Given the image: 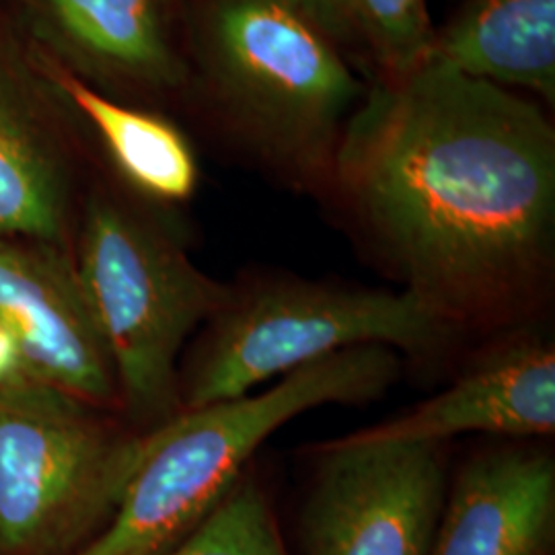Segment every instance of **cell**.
Segmentation results:
<instances>
[{
    "label": "cell",
    "mask_w": 555,
    "mask_h": 555,
    "mask_svg": "<svg viewBox=\"0 0 555 555\" xmlns=\"http://www.w3.org/2000/svg\"><path fill=\"white\" fill-rule=\"evenodd\" d=\"M48 40L82 75L144 91L188 80L167 0H27Z\"/></svg>",
    "instance_id": "11"
},
{
    "label": "cell",
    "mask_w": 555,
    "mask_h": 555,
    "mask_svg": "<svg viewBox=\"0 0 555 555\" xmlns=\"http://www.w3.org/2000/svg\"><path fill=\"white\" fill-rule=\"evenodd\" d=\"M459 332L513 323L555 256V132L535 101L442 66L378 85L348 121L334 188Z\"/></svg>",
    "instance_id": "1"
},
{
    "label": "cell",
    "mask_w": 555,
    "mask_h": 555,
    "mask_svg": "<svg viewBox=\"0 0 555 555\" xmlns=\"http://www.w3.org/2000/svg\"><path fill=\"white\" fill-rule=\"evenodd\" d=\"M298 511L302 555H428L449 494L442 442L337 438Z\"/></svg>",
    "instance_id": "7"
},
{
    "label": "cell",
    "mask_w": 555,
    "mask_h": 555,
    "mask_svg": "<svg viewBox=\"0 0 555 555\" xmlns=\"http://www.w3.org/2000/svg\"><path fill=\"white\" fill-rule=\"evenodd\" d=\"M142 444L60 389L0 387V555H70L89 543L116 513Z\"/></svg>",
    "instance_id": "6"
},
{
    "label": "cell",
    "mask_w": 555,
    "mask_h": 555,
    "mask_svg": "<svg viewBox=\"0 0 555 555\" xmlns=\"http://www.w3.org/2000/svg\"><path fill=\"white\" fill-rule=\"evenodd\" d=\"M302 15L318 25L334 41L354 38V0H293Z\"/></svg>",
    "instance_id": "17"
},
{
    "label": "cell",
    "mask_w": 555,
    "mask_h": 555,
    "mask_svg": "<svg viewBox=\"0 0 555 555\" xmlns=\"http://www.w3.org/2000/svg\"><path fill=\"white\" fill-rule=\"evenodd\" d=\"M428 555H555V461L531 447L472 456L451 479Z\"/></svg>",
    "instance_id": "10"
},
{
    "label": "cell",
    "mask_w": 555,
    "mask_h": 555,
    "mask_svg": "<svg viewBox=\"0 0 555 555\" xmlns=\"http://www.w3.org/2000/svg\"><path fill=\"white\" fill-rule=\"evenodd\" d=\"M461 332L408 291L360 288L297 276L231 286L208 321L188 375L181 412L249 396L258 385L357 346L438 357Z\"/></svg>",
    "instance_id": "4"
},
{
    "label": "cell",
    "mask_w": 555,
    "mask_h": 555,
    "mask_svg": "<svg viewBox=\"0 0 555 555\" xmlns=\"http://www.w3.org/2000/svg\"><path fill=\"white\" fill-rule=\"evenodd\" d=\"M0 323L20 344L25 373L85 403H107L116 377L80 293L75 266L0 241Z\"/></svg>",
    "instance_id": "8"
},
{
    "label": "cell",
    "mask_w": 555,
    "mask_h": 555,
    "mask_svg": "<svg viewBox=\"0 0 555 555\" xmlns=\"http://www.w3.org/2000/svg\"><path fill=\"white\" fill-rule=\"evenodd\" d=\"M555 100V0H467L426 66Z\"/></svg>",
    "instance_id": "12"
},
{
    "label": "cell",
    "mask_w": 555,
    "mask_h": 555,
    "mask_svg": "<svg viewBox=\"0 0 555 555\" xmlns=\"http://www.w3.org/2000/svg\"><path fill=\"white\" fill-rule=\"evenodd\" d=\"M167 555H288L263 483L247 469L198 527Z\"/></svg>",
    "instance_id": "15"
},
{
    "label": "cell",
    "mask_w": 555,
    "mask_h": 555,
    "mask_svg": "<svg viewBox=\"0 0 555 555\" xmlns=\"http://www.w3.org/2000/svg\"><path fill=\"white\" fill-rule=\"evenodd\" d=\"M387 346H357L305 364L258 396L181 412L144 435L139 465L118 508L70 555H167L210 515L259 444L280 426L321 405H364L399 378Z\"/></svg>",
    "instance_id": "3"
},
{
    "label": "cell",
    "mask_w": 555,
    "mask_h": 555,
    "mask_svg": "<svg viewBox=\"0 0 555 555\" xmlns=\"http://www.w3.org/2000/svg\"><path fill=\"white\" fill-rule=\"evenodd\" d=\"M17 98L0 73V238L52 241L64 212L59 169Z\"/></svg>",
    "instance_id": "14"
},
{
    "label": "cell",
    "mask_w": 555,
    "mask_h": 555,
    "mask_svg": "<svg viewBox=\"0 0 555 555\" xmlns=\"http://www.w3.org/2000/svg\"><path fill=\"white\" fill-rule=\"evenodd\" d=\"M75 272L130 410L159 426L179 416V352L227 305L231 286L107 198L89 204Z\"/></svg>",
    "instance_id": "5"
},
{
    "label": "cell",
    "mask_w": 555,
    "mask_h": 555,
    "mask_svg": "<svg viewBox=\"0 0 555 555\" xmlns=\"http://www.w3.org/2000/svg\"><path fill=\"white\" fill-rule=\"evenodd\" d=\"M555 430V350L539 337L511 339L463 377L403 416L360 430L358 440L442 442L459 435L550 437Z\"/></svg>",
    "instance_id": "9"
},
{
    "label": "cell",
    "mask_w": 555,
    "mask_h": 555,
    "mask_svg": "<svg viewBox=\"0 0 555 555\" xmlns=\"http://www.w3.org/2000/svg\"><path fill=\"white\" fill-rule=\"evenodd\" d=\"M194 50L231 140L298 190L334 188L362 87L293 0H198Z\"/></svg>",
    "instance_id": "2"
},
{
    "label": "cell",
    "mask_w": 555,
    "mask_h": 555,
    "mask_svg": "<svg viewBox=\"0 0 555 555\" xmlns=\"http://www.w3.org/2000/svg\"><path fill=\"white\" fill-rule=\"evenodd\" d=\"M29 380L15 336L0 323V387Z\"/></svg>",
    "instance_id": "18"
},
{
    "label": "cell",
    "mask_w": 555,
    "mask_h": 555,
    "mask_svg": "<svg viewBox=\"0 0 555 555\" xmlns=\"http://www.w3.org/2000/svg\"><path fill=\"white\" fill-rule=\"evenodd\" d=\"M40 64L43 77L91 124L109 159L140 194L159 202L194 196L198 160L176 124L103 95L62 62L41 59Z\"/></svg>",
    "instance_id": "13"
},
{
    "label": "cell",
    "mask_w": 555,
    "mask_h": 555,
    "mask_svg": "<svg viewBox=\"0 0 555 555\" xmlns=\"http://www.w3.org/2000/svg\"><path fill=\"white\" fill-rule=\"evenodd\" d=\"M352 17L383 80L405 79L426 66L437 36L426 0H354Z\"/></svg>",
    "instance_id": "16"
}]
</instances>
